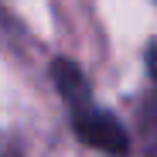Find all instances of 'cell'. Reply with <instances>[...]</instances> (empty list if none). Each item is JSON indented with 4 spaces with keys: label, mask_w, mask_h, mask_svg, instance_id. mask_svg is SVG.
<instances>
[{
    "label": "cell",
    "mask_w": 157,
    "mask_h": 157,
    "mask_svg": "<svg viewBox=\"0 0 157 157\" xmlns=\"http://www.w3.org/2000/svg\"><path fill=\"white\" fill-rule=\"evenodd\" d=\"M51 78H55L58 96L68 106L72 130L78 133V140L99 154H106V157H126L130 154V133L120 126V120L113 113L96 106L89 78L82 75V68L72 58H55L51 62Z\"/></svg>",
    "instance_id": "obj_1"
},
{
    "label": "cell",
    "mask_w": 157,
    "mask_h": 157,
    "mask_svg": "<svg viewBox=\"0 0 157 157\" xmlns=\"http://www.w3.org/2000/svg\"><path fill=\"white\" fill-rule=\"evenodd\" d=\"M147 96L140 102V137L147 150H157V48H150V62H147Z\"/></svg>",
    "instance_id": "obj_2"
},
{
    "label": "cell",
    "mask_w": 157,
    "mask_h": 157,
    "mask_svg": "<svg viewBox=\"0 0 157 157\" xmlns=\"http://www.w3.org/2000/svg\"><path fill=\"white\" fill-rule=\"evenodd\" d=\"M7 157H17V154H7Z\"/></svg>",
    "instance_id": "obj_3"
}]
</instances>
